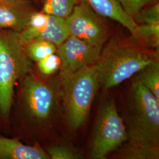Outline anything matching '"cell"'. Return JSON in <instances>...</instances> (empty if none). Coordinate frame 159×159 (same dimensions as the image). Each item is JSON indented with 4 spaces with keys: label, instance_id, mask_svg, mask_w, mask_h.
<instances>
[{
    "label": "cell",
    "instance_id": "cell-1",
    "mask_svg": "<svg viewBox=\"0 0 159 159\" xmlns=\"http://www.w3.org/2000/svg\"><path fill=\"white\" fill-rule=\"evenodd\" d=\"M60 95L61 90L54 80L34 73L33 70L24 77L16 87L9 121L14 137L49 129L56 116Z\"/></svg>",
    "mask_w": 159,
    "mask_h": 159
},
{
    "label": "cell",
    "instance_id": "cell-2",
    "mask_svg": "<svg viewBox=\"0 0 159 159\" xmlns=\"http://www.w3.org/2000/svg\"><path fill=\"white\" fill-rule=\"evenodd\" d=\"M102 47L96 63L100 85L116 87L152 63L159 61V50L143 45L133 37H113Z\"/></svg>",
    "mask_w": 159,
    "mask_h": 159
},
{
    "label": "cell",
    "instance_id": "cell-3",
    "mask_svg": "<svg viewBox=\"0 0 159 159\" xmlns=\"http://www.w3.org/2000/svg\"><path fill=\"white\" fill-rule=\"evenodd\" d=\"M33 70L20 33L0 29V119L9 125L15 90Z\"/></svg>",
    "mask_w": 159,
    "mask_h": 159
},
{
    "label": "cell",
    "instance_id": "cell-4",
    "mask_svg": "<svg viewBox=\"0 0 159 159\" xmlns=\"http://www.w3.org/2000/svg\"><path fill=\"white\" fill-rule=\"evenodd\" d=\"M126 116L129 143L159 146V100L137 77L131 85Z\"/></svg>",
    "mask_w": 159,
    "mask_h": 159
},
{
    "label": "cell",
    "instance_id": "cell-5",
    "mask_svg": "<svg viewBox=\"0 0 159 159\" xmlns=\"http://www.w3.org/2000/svg\"><path fill=\"white\" fill-rule=\"evenodd\" d=\"M60 80L61 95L65 104L68 125L75 130L87 118L100 86L96 64L87 66Z\"/></svg>",
    "mask_w": 159,
    "mask_h": 159
},
{
    "label": "cell",
    "instance_id": "cell-6",
    "mask_svg": "<svg viewBox=\"0 0 159 159\" xmlns=\"http://www.w3.org/2000/svg\"><path fill=\"white\" fill-rule=\"evenodd\" d=\"M126 140L125 124L117 112L116 104L113 102H106L99 113L95 125L91 144V158L105 159Z\"/></svg>",
    "mask_w": 159,
    "mask_h": 159
},
{
    "label": "cell",
    "instance_id": "cell-7",
    "mask_svg": "<svg viewBox=\"0 0 159 159\" xmlns=\"http://www.w3.org/2000/svg\"><path fill=\"white\" fill-rule=\"evenodd\" d=\"M66 21L70 35L101 47L108 40V25L84 1H80Z\"/></svg>",
    "mask_w": 159,
    "mask_h": 159
},
{
    "label": "cell",
    "instance_id": "cell-8",
    "mask_svg": "<svg viewBox=\"0 0 159 159\" xmlns=\"http://www.w3.org/2000/svg\"><path fill=\"white\" fill-rule=\"evenodd\" d=\"M102 47L94 46L83 40L69 35L57 47L56 54L60 57V78L67 76L97 63L100 57Z\"/></svg>",
    "mask_w": 159,
    "mask_h": 159
},
{
    "label": "cell",
    "instance_id": "cell-9",
    "mask_svg": "<svg viewBox=\"0 0 159 159\" xmlns=\"http://www.w3.org/2000/svg\"><path fill=\"white\" fill-rule=\"evenodd\" d=\"M20 33L25 44L33 40L43 39L57 47L70 35L66 19L36 11L30 17L27 27Z\"/></svg>",
    "mask_w": 159,
    "mask_h": 159
},
{
    "label": "cell",
    "instance_id": "cell-10",
    "mask_svg": "<svg viewBox=\"0 0 159 159\" xmlns=\"http://www.w3.org/2000/svg\"><path fill=\"white\" fill-rule=\"evenodd\" d=\"M35 11L30 0H0V29L21 33Z\"/></svg>",
    "mask_w": 159,
    "mask_h": 159
},
{
    "label": "cell",
    "instance_id": "cell-11",
    "mask_svg": "<svg viewBox=\"0 0 159 159\" xmlns=\"http://www.w3.org/2000/svg\"><path fill=\"white\" fill-rule=\"evenodd\" d=\"M49 155L38 143L25 144L17 137L0 135V159H50Z\"/></svg>",
    "mask_w": 159,
    "mask_h": 159
},
{
    "label": "cell",
    "instance_id": "cell-12",
    "mask_svg": "<svg viewBox=\"0 0 159 159\" xmlns=\"http://www.w3.org/2000/svg\"><path fill=\"white\" fill-rule=\"evenodd\" d=\"M100 16L110 18L127 29L137 40L138 25L133 17L125 12L117 0H81Z\"/></svg>",
    "mask_w": 159,
    "mask_h": 159
},
{
    "label": "cell",
    "instance_id": "cell-13",
    "mask_svg": "<svg viewBox=\"0 0 159 159\" xmlns=\"http://www.w3.org/2000/svg\"><path fill=\"white\" fill-rule=\"evenodd\" d=\"M116 157L123 159H158L159 146H145L129 143L120 148Z\"/></svg>",
    "mask_w": 159,
    "mask_h": 159
},
{
    "label": "cell",
    "instance_id": "cell-14",
    "mask_svg": "<svg viewBox=\"0 0 159 159\" xmlns=\"http://www.w3.org/2000/svg\"><path fill=\"white\" fill-rule=\"evenodd\" d=\"M57 47L54 43L47 40L37 39L25 44V51L29 58L33 62L56 52Z\"/></svg>",
    "mask_w": 159,
    "mask_h": 159
},
{
    "label": "cell",
    "instance_id": "cell-15",
    "mask_svg": "<svg viewBox=\"0 0 159 159\" xmlns=\"http://www.w3.org/2000/svg\"><path fill=\"white\" fill-rule=\"evenodd\" d=\"M137 74L139 80L159 100V61L148 65Z\"/></svg>",
    "mask_w": 159,
    "mask_h": 159
},
{
    "label": "cell",
    "instance_id": "cell-16",
    "mask_svg": "<svg viewBox=\"0 0 159 159\" xmlns=\"http://www.w3.org/2000/svg\"><path fill=\"white\" fill-rule=\"evenodd\" d=\"M42 11L47 14L66 19L73 11L80 0H42Z\"/></svg>",
    "mask_w": 159,
    "mask_h": 159
},
{
    "label": "cell",
    "instance_id": "cell-17",
    "mask_svg": "<svg viewBox=\"0 0 159 159\" xmlns=\"http://www.w3.org/2000/svg\"><path fill=\"white\" fill-rule=\"evenodd\" d=\"M137 40L147 47L159 50V23L138 25Z\"/></svg>",
    "mask_w": 159,
    "mask_h": 159
},
{
    "label": "cell",
    "instance_id": "cell-18",
    "mask_svg": "<svg viewBox=\"0 0 159 159\" xmlns=\"http://www.w3.org/2000/svg\"><path fill=\"white\" fill-rule=\"evenodd\" d=\"M133 18L137 25L159 23V2L150 5L146 9L143 8Z\"/></svg>",
    "mask_w": 159,
    "mask_h": 159
},
{
    "label": "cell",
    "instance_id": "cell-19",
    "mask_svg": "<svg viewBox=\"0 0 159 159\" xmlns=\"http://www.w3.org/2000/svg\"><path fill=\"white\" fill-rule=\"evenodd\" d=\"M51 159H79L81 155L79 152L66 146L54 144L48 147L46 150Z\"/></svg>",
    "mask_w": 159,
    "mask_h": 159
},
{
    "label": "cell",
    "instance_id": "cell-20",
    "mask_svg": "<svg viewBox=\"0 0 159 159\" xmlns=\"http://www.w3.org/2000/svg\"><path fill=\"white\" fill-rule=\"evenodd\" d=\"M37 63L40 73L44 76H50L55 73L61 66L60 57L56 53L47 56Z\"/></svg>",
    "mask_w": 159,
    "mask_h": 159
},
{
    "label": "cell",
    "instance_id": "cell-21",
    "mask_svg": "<svg viewBox=\"0 0 159 159\" xmlns=\"http://www.w3.org/2000/svg\"><path fill=\"white\" fill-rule=\"evenodd\" d=\"M127 14L133 17L144 7L143 0H117Z\"/></svg>",
    "mask_w": 159,
    "mask_h": 159
},
{
    "label": "cell",
    "instance_id": "cell-22",
    "mask_svg": "<svg viewBox=\"0 0 159 159\" xmlns=\"http://www.w3.org/2000/svg\"><path fill=\"white\" fill-rule=\"evenodd\" d=\"M143 1H144V6H146V5H151L155 2H159V0H143Z\"/></svg>",
    "mask_w": 159,
    "mask_h": 159
},
{
    "label": "cell",
    "instance_id": "cell-23",
    "mask_svg": "<svg viewBox=\"0 0 159 159\" xmlns=\"http://www.w3.org/2000/svg\"><path fill=\"white\" fill-rule=\"evenodd\" d=\"M10 1H21V0H10Z\"/></svg>",
    "mask_w": 159,
    "mask_h": 159
}]
</instances>
